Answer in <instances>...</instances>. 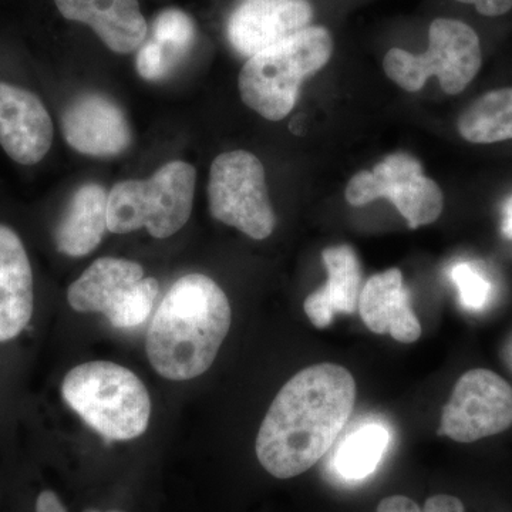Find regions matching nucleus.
Wrapping results in <instances>:
<instances>
[{"label": "nucleus", "instance_id": "obj_1", "mask_svg": "<svg viewBox=\"0 0 512 512\" xmlns=\"http://www.w3.org/2000/svg\"><path fill=\"white\" fill-rule=\"evenodd\" d=\"M356 382L335 363L306 367L276 394L258 437L256 457L271 476L288 480L325 456L355 409Z\"/></svg>", "mask_w": 512, "mask_h": 512}, {"label": "nucleus", "instance_id": "obj_2", "mask_svg": "<svg viewBox=\"0 0 512 512\" xmlns=\"http://www.w3.org/2000/svg\"><path fill=\"white\" fill-rule=\"evenodd\" d=\"M231 305L210 276L185 275L164 296L147 332L148 360L174 382L204 375L231 328Z\"/></svg>", "mask_w": 512, "mask_h": 512}, {"label": "nucleus", "instance_id": "obj_3", "mask_svg": "<svg viewBox=\"0 0 512 512\" xmlns=\"http://www.w3.org/2000/svg\"><path fill=\"white\" fill-rule=\"evenodd\" d=\"M332 52L329 30L308 26L249 57L238 79L242 101L266 120L285 119L298 101L302 83L323 69Z\"/></svg>", "mask_w": 512, "mask_h": 512}, {"label": "nucleus", "instance_id": "obj_4", "mask_svg": "<svg viewBox=\"0 0 512 512\" xmlns=\"http://www.w3.org/2000/svg\"><path fill=\"white\" fill-rule=\"evenodd\" d=\"M64 402L107 440H133L148 429L147 387L127 367L89 362L73 367L62 384Z\"/></svg>", "mask_w": 512, "mask_h": 512}, {"label": "nucleus", "instance_id": "obj_5", "mask_svg": "<svg viewBox=\"0 0 512 512\" xmlns=\"http://www.w3.org/2000/svg\"><path fill=\"white\" fill-rule=\"evenodd\" d=\"M195 168L171 161L148 180H127L109 192L107 225L114 234L146 228L151 237H173L190 220L195 190Z\"/></svg>", "mask_w": 512, "mask_h": 512}, {"label": "nucleus", "instance_id": "obj_6", "mask_svg": "<svg viewBox=\"0 0 512 512\" xmlns=\"http://www.w3.org/2000/svg\"><path fill=\"white\" fill-rule=\"evenodd\" d=\"M483 64L480 37L476 30L457 19L434 20L429 30V49L413 55L392 49L383 60L384 73L407 92H419L431 76L439 79L444 93L456 96L480 72Z\"/></svg>", "mask_w": 512, "mask_h": 512}, {"label": "nucleus", "instance_id": "obj_7", "mask_svg": "<svg viewBox=\"0 0 512 512\" xmlns=\"http://www.w3.org/2000/svg\"><path fill=\"white\" fill-rule=\"evenodd\" d=\"M160 295L157 279L144 278L143 266L123 258L94 261L67 291L76 312L103 313L116 329L143 325Z\"/></svg>", "mask_w": 512, "mask_h": 512}, {"label": "nucleus", "instance_id": "obj_8", "mask_svg": "<svg viewBox=\"0 0 512 512\" xmlns=\"http://www.w3.org/2000/svg\"><path fill=\"white\" fill-rule=\"evenodd\" d=\"M208 200L215 220L249 238L265 239L274 232L276 218L264 165L248 151H229L212 161Z\"/></svg>", "mask_w": 512, "mask_h": 512}, {"label": "nucleus", "instance_id": "obj_9", "mask_svg": "<svg viewBox=\"0 0 512 512\" xmlns=\"http://www.w3.org/2000/svg\"><path fill=\"white\" fill-rule=\"evenodd\" d=\"M345 197L353 207L387 198L412 229L439 220L444 207L439 185L424 175L416 158L404 153L392 154L373 170L357 173L349 181Z\"/></svg>", "mask_w": 512, "mask_h": 512}, {"label": "nucleus", "instance_id": "obj_10", "mask_svg": "<svg viewBox=\"0 0 512 512\" xmlns=\"http://www.w3.org/2000/svg\"><path fill=\"white\" fill-rule=\"evenodd\" d=\"M511 426V384L491 370L473 369L454 386L441 414L439 436L474 443Z\"/></svg>", "mask_w": 512, "mask_h": 512}, {"label": "nucleus", "instance_id": "obj_11", "mask_svg": "<svg viewBox=\"0 0 512 512\" xmlns=\"http://www.w3.org/2000/svg\"><path fill=\"white\" fill-rule=\"evenodd\" d=\"M313 18L309 0H239L227 23L229 43L249 57L308 28Z\"/></svg>", "mask_w": 512, "mask_h": 512}, {"label": "nucleus", "instance_id": "obj_12", "mask_svg": "<svg viewBox=\"0 0 512 512\" xmlns=\"http://www.w3.org/2000/svg\"><path fill=\"white\" fill-rule=\"evenodd\" d=\"M64 140L84 156L113 157L133 141L130 123L116 101L103 94L87 93L64 110Z\"/></svg>", "mask_w": 512, "mask_h": 512}, {"label": "nucleus", "instance_id": "obj_13", "mask_svg": "<svg viewBox=\"0 0 512 512\" xmlns=\"http://www.w3.org/2000/svg\"><path fill=\"white\" fill-rule=\"evenodd\" d=\"M53 121L35 93L0 82V146L22 165L40 163L53 143Z\"/></svg>", "mask_w": 512, "mask_h": 512}, {"label": "nucleus", "instance_id": "obj_14", "mask_svg": "<svg viewBox=\"0 0 512 512\" xmlns=\"http://www.w3.org/2000/svg\"><path fill=\"white\" fill-rule=\"evenodd\" d=\"M359 313L376 335H390L402 343H414L421 336V325L400 269H387L367 279L360 293Z\"/></svg>", "mask_w": 512, "mask_h": 512}, {"label": "nucleus", "instance_id": "obj_15", "mask_svg": "<svg viewBox=\"0 0 512 512\" xmlns=\"http://www.w3.org/2000/svg\"><path fill=\"white\" fill-rule=\"evenodd\" d=\"M64 19L84 23L120 55L134 52L147 37L138 0H55Z\"/></svg>", "mask_w": 512, "mask_h": 512}, {"label": "nucleus", "instance_id": "obj_16", "mask_svg": "<svg viewBox=\"0 0 512 512\" xmlns=\"http://www.w3.org/2000/svg\"><path fill=\"white\" fill-rule=\"evenodd\" d=\"M33 315V274L22 239L0 225V343L18 338Z\"/></svg>", "mask_w": 512, "mask_h": 512}, {"label": "nucleus", "instance_id": "obj_17", "mask_svg": "<svg viewBox=\"0 0 512 512\" xmlns=\"http://www.w3.org/2000/svg\"><path fill=\"white\" fill-rule=\"evenodd\" d=\"M322 259L328 272V282L303 303L306 316L318 329L332 325L336 313L353 315L359 312L363 289L362 265L355 249L349 245L326 248Z\"/></svg>", "mask_w": 512, "mask_h": 512}, {"label": "nucleus", "instance_id": "obj_18", "mask_svg": "<svg viewBox=\"0 0 512 512\" xmlns=\"http://www.w3.org/2000/svg\"><path fill=\"white\" fill-rule=\"evenodd\" d=\"M109 194L99 184H86L74 192L66 214L55 231L59 252L73 258L89 255L99 247L107 225Z\"/></svg>", "mask_w": 512, "mask_h": 512}, {"label": "nucleus", "instance_id": "obj_19", "mask_svg": "<svg viewBox=\"0 0 512 512\" xmlns=\"http://www.w3.org/2000/svg\"><path fill=\"white\" fill-rule=\"evenodd\" d=\"M194 22L180 9H165L154 19L151 36L138 47L137 72L148 82L164 79L190 52Z\"/></svg>", "mask_w": 512, "mask_h": 512}, {"label": "nucleus", "instance_id": "obj_20", "mask_svg": "<svg viewBox=\"0 0 512 512\" xmlns=\"http://www.w3.org/2000/svg\"><path fill=\"white\" fill-rule=\"evenodd\" d=\"M458 133L474 144L512 140V87L493 90L474 101L457 121Z\"/></svg>", "mask_w": 512, "mask_h": 512}, {"label": "nucleus", "instance_id": "obj_21", "mask_svg": "<svg viewBox=\"0 0 512 512\" xmlns=\"http://www.w3.org/2000/svg\"><path fill=\"white\" fill-rule=\"evenodd\" d=\"M389 440V431L383 424H363L346 437L336 453L335 468L339 476L349 481L365 480L379 466Z\"/></svg>", "mask_w": 512, "mask_h": 512}, {"label": "nucleus", "instance_id": "obj_22", "mask_svg": "<svg viewBox=\"0 0 512 512\" xmlns=\"http://www.w3.org/2000/svg\"><path fill=\"white\" fill-rule=\"evenodd\" d=\"M451 278L456 282L460 299L468 309H481L487 303L491 286L483 275L478 274L473 266L457 264L451 271Z\"/></svg>", "mask_w": 512, "mask_h": 512}, {"label": "nucleus", "instance_id": "obj_23", "mask_svg": "<svg viewBox=\"0 0 512 512\" xmlns=\"http://www.w3.org/2000/svg\"><path fill=\"white\" fill-rule=\"evenodd\" d=\"M457 2L474 6V9L485 18H501L512 10V0H457Z\"/></svg>", "mask_w": 512, "mask_h": 512}, {"label": "nucleus", "instance_id": "obj_24", "mask_svg": "<svg viewBox=\"0 0 512 512\" xmlns=\"http://www.w3.org/2000/svg\"><path fill=\"white\" fill-rule=\"evenodd\" d=\"M421 512H466V510L458 498L440 494L429 498Z\"/></svg>", "mask_w": 512, "mask_h": 512}, {"label": "nucleus", "instance_id": "obj_25", "mask_svg": "<svg viewBox=\"0 0 512 512\" xmlns=\"http://www.w3.org/2000/svg\"><path fill=\"white\" fill-rule=\"evenodd\" d=\"M377 512H421V510L419 505L410 498L393 495V497L384 498L377 507Z\"/></svg>", "mask_w": 512, "mask_h": 512}, {"label": "nucleus", "instance_id": "obj_26", "mask_svg": "<svg viewBox=\"0 0 512 512\" xmlns=\"http://www.w3.org/2000/svg\"><path fill=\"white\" fill-rule=\"evenodd\" d=\"M36 512H67L60 498L53 491H42L37 497Z\"/></svg>", "mask_w": 512, "mask_h": 512}, {"label": "nucleus", "instance_id": "obj_27", "mask_svg": "<svg viewBox=\"0 0 512 512\" xmlns=\"http://www.w3.org/2000/svg\"><path fill=\"white\" fill-rule=\"evenodd\" d=\"M504 232L512 237V200L508 202L507 217L504 222Z\"/></svg>", "mask_w": 512, "mask_h": 512}, {"label": "nucleus", "instance_id": "obj_28", "mask_svg": "<svg viewBox=\"0 0 512 512\" xmlns=\"http://www.w3.org/2000/svg\"><path fill=\"white\" fill-rule=\"evenodd\" d=\"M86 512H100V511H97V510H89V511H86ZM109 512H123V511H109Z\"/></svg>", "mask_w": 512, "mask_h": 512}]
</instances>
